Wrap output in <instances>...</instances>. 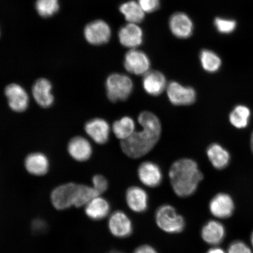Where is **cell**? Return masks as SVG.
<instances>
[{
    "label": "cell",
    "mask_w": 253,
    "mask_h": 253,
    "mask_svg": "<svg viewBox=\"0 0 253 253\" xmlns=\"http://www.w3.org/2000/svg\"><path fill=\"white\" fill-rule=\"evenodd\" d=\"M207 155L209 160L216 169H223L229 165L230 154L219 144H211L208 148Z\"/></svg>",
    "instance_id": "603a6c76"
},
{
    "label": "cell",
    "mask_w": 253,
    "mask_h": 253,
    "mask_svg": "<svg viewBox=\"0 0 253 253\" xmlns=\"http://www.w3.org/2000/svg\"><path fill=\"white\" fill-rule=\"evenodd\" d=\"M227 253H252V252L246 243L238 241L230 245Z\"/></svg>",
    "instance_id": "d6a6232c"
},
{
    "label": "cell",
    "mask_w": 253,
    "mask_h": 253,
    "mask_svg": "<svg viewBox=\"0 0 253 253\" xmlns=\"http://www.w3.org/2000/svg\"><path fill=\"white\" fill-rule=\"evenodd\" d=\"M92 183L93 187L100 195L106 191L108 188V182L102 175H95L92 179Z\"/></svg>",
    "instance_id": "4dcf8cb0"
},
{
    "label": "cell",
    "mask_w": 253,
    "mask_h": 253,
    "mask_svg": "<svg viewBox=\"0 0 253 253\" xmlns=\"http://www.w3.org/2000/svg\"><path fill=\"white\" fill-rule=\"evenodd\" d=\"M52 89V84L47 79L41 78L35 82L33 87V94L35 100L41 107L47 108L52 105L54 102V97Z\"/></svg>",
    "instance_id": "9a60e30c"
},
{
    "label": "cell",
    "mask_w": 253,
    "mask_h": 253,
    "mask_svg": "<svg viewBox=\"0 0 253 253\" xmlns=\"http://www.w3.org/2000/svg\"><path fill=\"white\" fill-rule=\"evenodd\" d=\"M84 35L88 43L94 45H102L109 41L111 29L106 22L96 20L86 25Z\"/></svg>",
    "instance_id": "52a82bcc"
},
{
    "label": "cell",
    "mask_w": 253,
    "mask_h": 253,
    "mask_svg": "<svg viewBox=\"0 0 253 253\" xmlns=\"http://www.w3.org/2000/svg\"><path fill=\"white\" fill-rule=\"evenodd\" d=\"M123 253L120 252H119V251H114L110 252V253Z\"/></svg>",
    "instance_id": "f35d334b"
},
{
    "label": "cell",
    "mask_w": 253,
    "mask_h": 253,
    "mask_svg": "<svg viewBox=\"0 0 253 253\" xmlns=\"http://www.w3.org/2000/svg\"><path fill=\"white\" fill-rule=\"evenodd\" d=\"M251 148H252V152L253 153V133L252 134V137H251Z\"/></svg>",
    "instance_id": "8d00e7d4"
},
{
    "label": "cell",
    "mask_w": 253,
    "mask_h": 253,
    "mask_svg": "<svg viewBox=\"0 0 253 253\" xmlns=\"http://www.w3.org/2000/svg\"><path fill=\"white\" fill-rule=\"evenodd\" d=\"M110 211V205L105 199L97 197L86 205L85 212L90 219L100 220L105 218Z\"/></svg>",
    "instance_id": "7402d4cb"
},
{
    "label": "cell",
    "mask_w": 253,
    "mask_h": 253,
    "mask_svg": "<svg viewBox=\"0 0 253 253\" xmlns=\"http://www.w3.org/2000/svg\"><path fill=\"white\" fill-rule=\"evenodd\" d=\"M142 86L148 94L158 96L167 88L166 78L160 71H149L144 75Z\"/></svg>",
    "instance_id": "2e32d148"
},
{
    "label": "cell",
    "mask_w": 253,
    "mask_h": 253,
    "mask_svg": "<svg viewBox=\"0 0 253 253\" xmlns=\"http://www.w3.org/2000/svg\"><path fill=\"white\" fill-rule=\"evenodd\" d=\"M109 227L112 235L119 238H125L130 235L132 231L131 220L122 211H116L111 215Z\"/></svg>",
    "instance_id": "7c38bea8"
},
{
    "label": "cell",
    "mask_w": 253,
    "mask_h": 253,
    "mask_svg": "<svg viewBox=\"0 0 253 253\" xmlns=\"http://www.w3.org/2000/svg\"><path fill=\"white\" fill-rule=\"evenodd\" d=\"M201 235L208 244L216 246L222 242L225 236V229L219 221L211 220L202 228Z\"/></svg>",
    "instance_id": "ffe728a7"
},
{
    "label": "cell",
    "mask_w": 253,
    "mask_h": 253,
    "mask_svg": "<svg viewBox=\"0 0 253 253\" xmlns=\"http://www.w3.org/2000/svg\"><path fill=\"white\" fill-rule=\"evenodd\" d=\"M138 2L147 13L156 11L160 7V0H138Z\"/></svg>",
    "instance_id": "1f68e13d"
},
{
    "label": "cell",
    "mask_w": 253,
    "mask_h": 253,
    "mask_svg": "<svg viewBox=\"0 0 253 253\" xmlns=\"http://www.w3.org/2000/svg\"><path fill=\"white\" fill-rule=\"evenodd\" d=\"M156 219L158 227L167 233L181 232L185 226L183 217L177 213L175 208L170 205H163L158 208Z\"/></svg>",
    "instance_id": "277c9868"
},
{
    "label": "cell",
    "mask_w": 253,
    "mask_h": 253,
    "mask_svg": "<svg viewBox=\"0 0 253 253\" xmlns=\"http://www.w3.org/2000/svg\"><path fill=\"white\" fill-rule=\"evenodd\" d=\"M210 210L214 217L226 219L232 216L235 210V204L229 195L220 193L211 199Z\"/></svg>",
    "instance_id": "30bf717a"
},
{
    "label": "cell",
    "mask_w": 253,
    "mask_h": 253,
    "mask_svg": "<svg viewBox=\"0 0 253 253\" xmlns=\"http://www.w3.org/2000/svg\"><path fill=\"white\" fill-rule=\"evenodd\" d=\"M135 122L128 116L123 117L122 119L115 122L113 125V131L117 138L125 140L134 133L135 131Z\"/></svg>",
    "instance_id": "d4e9b609"
},
{
    "label": "cell",
    "mask_w": 253,
    "mask_h": 253,
    "mask_svg": "<svg viewBox=\"0 0 253 253\" xmlns=\"http://www.w3.org/2000/svg\"><path fill=\"white\" fill-rule=\"evenodd\" d=\"M124 65L126 70L131 74L144 75L149 71L150 61L144 52L134 49L126 53Z\"/></svg>",
    "instance_id": "ba28073f"
},
{
    "label": "cell",
    "mask_w": 253,
    "mask_h": 253,
    "mask_svg": "<svg viewBox=\"0 0 253 253\" xmlns=\"http://www.w3.org/2000/svg\"><path fill=\"white\" fill-rule=\"evenodd\" d=\"M100 195L93 187L85 185H78L74 206L77 208L83 207Z\"/></svg>",
    "instance_id": "83f0119b"
},
{
    "label": "cell",
    "mask_w": 253,
    "mask_h": 253,
    "mask_svg": "<svg viewBox=\"0 0 253 253\" xmlns=\"http://www.w3.org/2000/svg\"><path fill=\"white\" fill-rule=\"evenodd\" d=\"M200 61L204 70L210 73L216 72L221 65L219 56L210 50H203L201 53Z\"/></svg>",
    "instance_id": "4316f807"
},
{
    "label": "cell",
    "mask_w": 253,
    "mask_h": 253,
    "mask_svg": "<svg viewBox=\"0 0 253 253\" xmlns=\"http://www.w3.org/2000/svg\"><path fill=\"white\" fill-rule=\"evenodd\" d=\"M106 90L107 96L111 102L125 101L130 96L133 90V83L128 76L113 74L107 79Z\"/></svg>",
    "instance_id": "3957f363"
},
{
    "label": "cell",
    "mask_w": 253,
    "mask_h": 253,
    "mask_svg": "<svg viewBox=\"0 0 253 253\" xmlns=\"http://www.w3.org/2000/svg\"><path fill=\"white\" fill-rule=\"evenodd\" d=\"M134 253H157L154 248L148 245H143L136 249Z\"/></svg>",
    "instance_id": "e575fe53"
},
{
    "label": "cell",
    "mask_w": 253,
    "mask_h": 253,
    "mask_svg": "<svg viewBox=\"0 0 253 253\" xmlns=\"http://www.w3.org/2000/svg\"><path fill=\"white\" fill-rule=\"evenodd\" d=\"M138 122L141 130L135 131L130 137L121 141L122 149L126 156L138 158L149 153L160 138L161 125L159 119L150 112H141Z\"/></svg>",
    "instance_id": "6da1fadb"
},
{
    "label": "cell",
    "mask_w": 253,
    "mask_h": 253,
    "mask_svg": "<svg viewBox=\"0 0 253 253\" xmlns=\"http://www.w3.org/2000/svg\"><path fill=\"white\" fill-rule=\"evenodd\" d=\"M126 201L132 211L141 213L147 210L148 195L147 192L138 186H131L126 193Z\"/></svg>",
    "instance_id": "d6986e66"
},
{
    "label": "cell",
    "mask_w": 253,
    "mask_h": 253,
    "mask_svg": "<svg viewBox=\"0 0 253 253\" xmlns=\"http://www.w3.org/2000/svg\"><path fill=\"white\" fill-rule=\"evenodd\" d=\"M68 150L70 156L78 161H85L90 158L92 147L87 139L78 136L69 141Z\"/></svg>",
    "instance_id": "ac0fdd59"
},
{
    "label": "cell",
    "mask_w": 253,
    "mask_h": 253,
    "mask_svg": "<svg viewBox=\"0 0 253 253\" xmlns=\"http://www.w3.org/2000/svg\"><path fill=\"white\" fill-rule=\"evenodd\" d=\"M84 129L87 135L97 144H105L109 140L110 126L103 119L89 120L85 125Z\"/></svg>",
    "instance_id": "4fadbf2b"
},
{
    "label": "cell",
    "mask_w": 253,
    "mask_h": 253,
    "mask_svg": "<svg viewBox=\"0 0 253 253\" xmlns=\"http://www.w3.org/2000/svg\"><path fill=\"white\" fill-rule=\"evenodd\" d=\"M119 38L122 45L135 48L142 43L143 33L137 24L129 23L119 30Z\"/></svg>",
    "instance_id": "e0dca14e"
},
{
    "label": "cell",
    "mask_w": 253,
    "mask_h": 253,
    "mask_svg": "<svg viewBox=\"0 0 253 253\" xmlns=\"http://www.w3.org/2000/svg\"><path fill=\"white\" fill-rule=\"evenodd\" d=\"M46 223L42 220H35L33 223V229L35 232L39 233L43 232V230L46 229Z\"/></svg>",
    "instance_id": "836d02e7"
},
{
    "label": "cell",
    "mask_w": 253,
    "mask_h": 253,
    "mask_svg": "<svg viewBox=\"0 0 253 253\" xmlns=\"http://www.w3.org/2000/svg\"><path fill=\"white\" fill-rule=\"evenodd\" d=\"M138 178L148 187L155 188L160 184L163 173L159 166L150 161L141 164L138 169Z\"/></svg>",
    "instance_id": "8fae6325"
},
{
    "label": "cell",
    "mask_w": 253,
    "mask_h": 253,
    "mask_svg": "<svg viewBox=\"0 0 253 253\" xmlns=\"http://www.w3.org/2000/svg\"><path fill=\"white\" fill-rule=\"evenodd\" d=\"M36 8L41 17H52L59 10V1L58 0H37Z\"/></svg>",
    "instance_id": "f1b7e54d"
},
{
    "label": "cell",
    "mask_w": 253,
    "mask_h": 253,
    "mask_svg": "<svg viewBox=\"0 0 253 253\" xmlns=\"http://www.w3.org/2000/svg\"><path fill=\"white\" fill-rule=\"evenodd\" d=\"M5 94L9 107L16 112H23L29 105V96L20 84H12L5 87Z\"/></svg>",
    "instance_id": "9c48e42d"
},
{
    "label": "cell",
    "mask_w": 253,
    "mask_h": 253,
    "mask_svg": "<svg viewBox=\"0 0 253 253\" xmlns=\"http://www.w3.org/2000/svg\"><path fill=\"white\" fill-rule=\"evenodd\" d=\"M169 28L176 37L187 39L191 36L194 24L188 15L183 12H177L170 18Z\"/></svg>",
    "instance_id": "5bb4252c"
},
{
    "label": "cell",
    "mask_w": 253,
    "mask_h": 253,
    "mask_svg": "<svg viewBox=\"0 0 253 253\" xmlns=\"http://www.w3.org/2000/svg\"><path fill=\"white\" fill-rule=\"evenodd\" d=\"M251 243H252V245L253 247V232L252 234V235H251Z\"/></svg>",
    "instance_id": "74e56055"
},
{
    "label": "cell",
    "mask_w": 253,
    "mask_h": 253,
    "mask_svg": "<svg viewBox=\"0 0 253 253\" xmlns=\"http://www.w3.org/2000/svg\"><path fill=\"white\" fill-rule=\"evenodd\" d=\"M48 159L45 155L40 153H32L25 158V167L32 175L42 176L45 175L49 169Z\"/></svg>",
    "instance_id": "44dd1931"
},
{
    "label": "cell",
    "mask_w": 253,
    "mask_h": 253,
    "mask_svg": "<svg viewBox=\"0 0 253 253\" xmlns=\"http://www.w3.org/2000/svg\"><path fill=\"white\" fill-rule=\"evenodd\" d=\"M251 116V110L248 107L239 105L235 107L230 113V122L236 128H244L248 126Z\"/></svg>",
    "instance_id": "484cf974"
},
{
    "label": "cell",
    "mask_w": 253,
    "mask_h": 253,
    "mask_svg": "<svg viewBox=\"0 0 253 253\" xmlns=\"http://www.w3.org/2000/svg\"><path fill=\"white\" fill-rule=\"evenodd\" d=\"M120 11L129 23H140L144 20L145 12L138 2L129 1L120 5Z\"/></svg>",
    "instance_id": "cb8c5ba5"
},
{
    "label": "cell",
    "mask_w": 253,
    "mask_h": 253,
    "mask_svg": "<svg viewBox=\"0 0 253 253\" xmlns=\"http://www.w3.org/2000/svg\"><path fill=\"white\" fill-rule=\"evenodd\" d=\"M206 253H226L225 252L223 251V249L219 248H211L210 250Z\"/></svg>",
    "instance_id": "d590c367"
},
{
    "label": "cell",
    "mask_w": 253,
    "mask_h": 253,
    "mask_svg": "<svg viewBox=\"0 0 253 253\" xmlns=\"http://www.w3.org/2000/svg\"><path fill=\"white\" fill-rule=\"evenodd\" d=\"M78 184L68 183L56 188L52 192V203L56 210H65L74 206Z\"/></svg>",
    "instance_id": "8992f818"
},
{
    "label": "cell",
    "mask_w": 253,
    "mask_h": 253,
    "mask_svg": "<svg viewBox=\"0 0 253 253\" xmlns=\"http://www.w3.org/2000/svg\"><path fill=\"white\" fill-rule=\"evenodd\" d=\"M169 176L174 192L180 197L194 194L204 178L198 164L189 158L175 161L170 167Z\"/></svg>",
    "instance_id": "7a4b0ae2"
},
{
    "label": "cell",
    "mask_w": 253,
    "mask_h": 253,
    "mask_svg": "<svg viewBox=\"0 0 253 253\" xmlns=\"http://www.w3.org/2000/svg\"><path fill=\"white\" fill-rule=\"evenodd\" d=\"M167 93L170 103L176 106L190 105L197 99L194 88L183 86L176 82H170L167 87Z\"/></svg>",
    "instance_id": "5b68a950"
},
{
    "label": "cell",
    "mask_w": 253,
    "mask_h": 253,
    "mask_svg": "<svg viewBox=\"0 0 253 253\" xmlns=\"http://www.w3.org/2000/svg\"><path fill=\"white\" fill-rule=\"evenodd\" d=\"M214 25L216 29L220 33L229 34L235 30L236 23L235 21L227 20L221 18H216L214 20Z\"/></svg>",
    "instance_id": "f546056e"
}]
</instances>
